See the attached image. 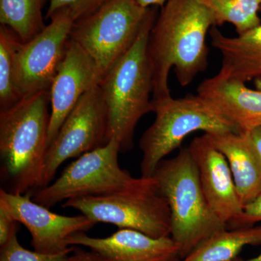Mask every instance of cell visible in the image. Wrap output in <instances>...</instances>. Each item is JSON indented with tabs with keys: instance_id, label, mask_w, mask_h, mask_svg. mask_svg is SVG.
<instances>
[{
	"instance_id": "obj_10",
	"label": "cell",
	"mask_w": 261,
	"mask_h": 261,
	"mask_svg": "<svg viewBox=\"0 0 261 261\" xmlns=\"http://www.w3.org/2000/svg\"><path fill=\"white\" fill-rule=\"evenodd\" d=\"M50 23L27 42H20L14 56V83L22 98L49 91L64 58L74 20L69 10L55 13Z\"/></svg>"
},
{
	"instance_id": "obj_30",
	"label": "cell",
	"mask_w": 261,
	"mask_h": 261,
	"mask_svg": "<svg viewBox=\"0 0 261 261\" xmlns=\"http://www.w3.org/2000/svg\"><path fill=\"white\" fill-rule=\"evenodd\" d=\"M254 85H255V89L261 91V77L254 80Z\"/></svg>"
},
{
	"instance_id": "obj_22",
	"label": "cell",
	"mask_w": 261,
	"mask_h": 261,
	"mask_svg": "<svg viewBox=\"0 0 261 261\" xmlns=\"http://www.w3.org/2000/svg\"><path fill=\"white\" fill-rule=\"evenodd\" d=\"M74 247H70L66 251L57 254H44L31 251L19 243L17 231L13 232L9 240L1 246L0 261H68Z\"/></svg>"
},
{
	"instance_id": "obj_16",
	"label": "cell",
	"mask_w": 261,
	"mask_h": 261,
	"mask_svg": "<svg viewBox=\"0 0 261 261\" xmlns=\"http://www.w3.org/2000/svg\"><path fill=\"white\" fill-rule=\"evenodd\" d=\"M227 161L243 206L261 195V158L246 132L207 135Z\"/></svg>"
},
{
	"instance_id": "obj_13",
	"label": "cell",
	"mask_w": 261,
	"mask_h": 261,
	"mask_svg": "<svg viewBox=\"0 0 261 261\" xmlns=\"http://www.w3.org/2000/svg\"><path fill=\"white\" fill-rule=\"evenodd\" d=\"M188 148L197 166L201 186L209 205L228 226L242 214L244 206L226 158L205 134L195 137Z\"/></svg>"
},
{
	"instance_id": "obj_1",
	"label": "cell",
	"mask_w": 261,
	"mask_h": 261,
	"mask_svg": "<svg viewBox=\"0 0 261 261\" xmlns=\"http://www.w3.org/2000/svg\"><path fill=\"white\" fill-rule=\"evenodd\" d=\"M214 27V15L198 0H169L163 5L147 42L153 73L152 99L171 96L168 75L171 68L183 87L207 70L206 37Z\"/></svg>"
},
{
	"instance_id": "obj_5",
	"label": "cell",
	"mask_w": 261,
	"mask_h": 261,
	"mask_svg": "<svg viewBox=\"0 0 261 261\" xmlns=\"http://www.w3.org/2000/svg\"><path fill=\"white\" fill-rule=\"evenodd\" d=\"M152 124L141 137L142 177H152L166 156L181 147L185 138L197 130L207 135L240 132L214 105L198 95L152 99Z\"/></svg>"
},
{
	"instance_id": "obj_24",
	"label": "cell",
	"mask_w": 261,
	"mask_h": 261,
	"mask_svg": "<svg viewBox=\"0 0 261 261\" xmlns=\"http://www.w3.org/2000/svg\"><path fill=\"white\" fill-rule=\"evenodd\" d=\"M261 221V195L250 203L244 206L243 211L240 216L231 222V228L253 226Z\"/></svg>"
},
{
	"instance_id": "obj_31",
	"label": "cell",
	"mask_w": 261,
	"mask_h": 261,
	"mask_svg": "<svg viewBox=\"0 0 261 261\" xmlns=\"http://www.w3.org/2000/svg\"><path fill=\"white\" fill-rule=\"evenodd\" d=\"M181 259L179 258V257H177V258L174 259V260H171V261H180Z\"/></svg>"
},
{
	"instance_id": "obj_27",
	"label": "cell",
	"mask_w": 261,
	"mask_h": 261,
	"mask_svg": "<svg viewBox=\"0 0 261 261\" xmlns=\"http://www.w3.org/2000/svg\"><path fill=\"white\" fill-rule=\"evenodd\" d=\"M261 158V126L245 132Z\"/></svg>"
},
{
	"instance_id": "obj_3",
	"label": "cell",
	"mask_w": 261,
	"mask_h": 261,
	"mask_svg": "<svg viewBox=\"0 0 261 261\" xmlns=\"http://www.w3.org/2000/svg\"><path fill=\"white\" fill-rule=\"evenodd\" d=\"M152 177L171 213V238L185 258L214 233L227 228L209 205L198 171L187 148L159 163Z\"/></svg>"
},
{
	"instance_id": "obj_14",
	"label": "cell",
	"mask_w": 261,
	"mask_h": 261,
	"mask_svg": "<svg viewBox=\"0 0 261 261\" xmlns=\"http://www.w3.org/2000/svg\"><path fill=\"white\" fill-rule=\"evenodd\" d=\"M67 243L87 247L100 261H171L179 257V248L171 237L154 238L128 228H119L105 238L76 233Z\"/></svg>"
},
{
	"instance_id": "obj_12",
	"label": "cell",
	"mask_w": 261,
	"mask_h": 261,
	"mask_svg": "<svg viewBox=\"0 0 261 261\" xmlns=\"http://www.w3.org/2000/svg\"><path fill=\"white\" fill-rule=\"evenodd\" d=\"M102 78V72L94 60L70 39L49 90L51 112L48 147L82 96L99 85Z\"/></svg>"
},
{
	"instance_id": "obj_29",
	"label": "cell",
	"mask_w": 261,
	"mask_h": 261,
	"mask_svg": "<svg viewBox=\"0 0 261 261\" xmlns=\"http://www.w3.org/2000/svg\"><path fill=\"white\" fill-rule=\"evenodd\" d=\"M232 261H261V252L257 256L252 257V258L242 259L240 258V257H237L236 259H234V260Z\"/></svg>"
},
{
	"instance_id": "obj_2",
	"label": "cell",
	"mask_w": 261,
	"mask_h": 261,
	"mask_svg": "<svg viewBox=\"0 0 261 261\" xmlns=\"http://www.w3.org/2000/svg\"><path fill=\"white\" fill-rule=\"evenodd\" d=\"M49 106V91H42L0 111L2 171L9 179L8 192L32 195L42 188L48 149Z\"/></svg>"
},
{
	"instance_id": "obj_7",
	"label": "cell",
	"mask_w": 261,
	"mask_h": 261,
	"mask_svg": "<svg viewBox=\"0 0 261 261\" xmlns=\"http://www.w3.org/2000/svg\"><path fill=\"white\" fill-rule=\"evenodd\" d=\"M157 8H144L137 0H109L75 21L70 39L94 60L104 77L132 49L147 22L157 16Z\"/></svg>"
},
{
	"instance_id": "obj_20",
	"label": "cell",
	"mask_w": 261,
	"mask_h": 261,
	"mask_svg": "<svg viewBox=\"0 0 261 261\" xmlns=\"http://www.w3.org/2000/svg\"><path fill=\"white\" fill-rule=\"evenodd\" d=\"M211 10L216 27L231 23L238 35L261 24V0H198Z\"/></svg>"
},
{
	"instance_id": "obj_19",
	"label": "cell",
	"mask_w": 261,
	"mask_h": 261,
	"mask_svg": "<svg viewBox=\"0 0 261 261\" xmlns=\"http://www.w3.org/2000/svg\"><path fill=\"white\" fill-rule=\"evenodd\" d=\"M49 0H0V23L13 31L21 42L45 28L42 10Z\"/></svg>"
},
{
	"instance_id": "obj_28",
	"label": "cell",
	"mask_w": 261,
	"mask_h": 261,
	"mask_svg": "<svg viewBox=\"0 0 261 261\" xmlns=\"http://www.w3.org/2000/svg\"><path fill=\"white\" fill-rule=\"evenodd\" d=\"M169 0H137L139 4L144 8H150V7H163Z\"/></svg>"
},
{
	"instance_id": "obj_6",
	"label": "cell",
	"mask_w": 261,
	"mask_h": 261,
	"mask_svg": "<svg viewBox=\"0 0 261 261\" xmlns=\"http://www.w3.org/2000/svg\"><path fill=\"white\" fill-rule=\"evenodd\" d=\"M63 207L80 211L97 224H111L154 238L171 237L169 206L153 177L136 178L113 193L70 199Z\"/></svg>"
},
{
	"instance_id": "obj_21",
	"label": "cell",
	"mask_w": 261,
	"mask_h": 261,
	"mask_svg": "<svg viewBox=\"0 0 261 261\" xmlns=\"http://www.w3.org/2000/svg\"><path fill=\"white\" fill-rule=\"evenodd\" d=\"M21 42L12 29L0 27V111L14 106L23 98L14 83V56Z\"/></svg>"
},
{
	"instance_id": "obj_17",
	"label": "cell",
	"mask_w": 261,
	"mask_h": 261,
	"mask_svg": "<svg viewBox=\"0 0 261 261\" xmlns=\"http://www.w3.org/2000/svg\"><path fill=\"white\" fill-rule=\"evenodd\" d=\"M209 34L211 45L222 56L220 75L245 84L261 77V24L236 37H226L217 27Z\"/></svg>"
},
{
	"instance_id": "obj_11",
	"label": "cell",
	"mask_w": 261,
	"mask_h": 261,
	"mask_svg": "<svg viewBox=\"0 0 261 261\" xmlns=\"http://www.w3.org/2000/svg\"><path fill=\"white\" fill-rule=\"evenodd\" d=\"M0 205L16 222L29 230L34 250L57 254L70 248L67 241L72 235L86 232L97 223L85 215L66 216L55 214L32 200L31 194L19 195L0 190Z\"/></svg>"
},
{
	"instance_id": "obj_8",
	"label": "cell",
	"mask_w": 261,
	"mask_h": 261,
	"mask_svg": "<svg viewBox=\"0 0 261 261\" xmlns=\"http://www.w3.org/2000/svg\"><path fill=\"white\" fill-rule=\"evenodd\" d=\"M120 152L119 143L113 139L82 154L54 182L33 192L32 200L49 208L70 199L107 195L126 188L136 178L119 166Z\"/></svg>"
},
{
	"instance_id": "obj_4",
	"label": "cell",
	"mask_w": 261,
	"mask_h": 261,
	"mask_svg": "<svg viewBox=\"0 0 261 261\" xmlns=\"http://www.w3.org/2000/svg\"><path fill=\"white\" fill-rule=\"evenodd\" d=\"M158 16L149 20L128 53L103 77L99 87L108 113V142L116 140L121 152L133 147L137 123L152 112L153 73L147 42Z\"/></svg>"
},
{
	"instance_id": "obj_25",
	"label": "cell",
	"mask_w": 261,
	"mask_h": 261,
	"mask_svg": "<svg viewBox=\"0 0 261 261\" xmlns=\"http://www.w3.org/2000/svg\"><path fill=\"white\" fill-rule=\"evenodd\" d=\"M17 223L4 206L0 205V246H3L17 231Z\"/></svg>"
},
{
	"instance_id": "obj_23",
	"label": "cell",
	"mask_w": 261,
	"mask_h": 261,
	"mask_svg": "<svg viewBox=\"0 0 261 261\" xmlns=\"http://www.w3.org/2000/svg\"><path fill=\"white\" fill-rule=\"evenodd\" d=\"M109 0H49L46 18L50 19L55 13L62 9L69 10L73 20L88 16Z\"/></svg>"
},
{
	"instance_id": "obj_18",
	"label": "cell",
	"mask_w": 261,
	"mask_h": 261,
	"mask_svg": "<svg viewBox=\"0 0 261 261\" xmlns=\"http://www.w3.org/2000/svg\"><path fill=\"white\" fill-rule=\"evenodd\" d=\"M261 245V226L218 231L180 261H232L244 247Z\"/></svg>"
},
{
	"instance_id": "obj_32",
	"label": "cell",
	"mask_w": 261,
	"mask_h": 261,
	"mask_svg": "<svg viewBox=\"0 0 261 261\" xmlns=\"http://www.w3.org/2000/svg\"><path fill=\"white\" fill-rule=\"evenodd\" d=\"M260 12H261V9H260Z\"/></svg>"
},
{
	"instance_id": "obj_9",
	"label": "cell",
	"mask_w": 261,
	"mask_h": 261,
	"mask_svg": "<svg viewBox=\"0 0 261 261\" xmlns=\"http://www.w3.org/2000/svg\"><path fill=\"white\" fill-rule=\"evenodd\" d=\"M108 142L107 108L98 85L82 96L48 147L42 188L51 183L65 161L78 159Z\"/></svg>"
},
{
	"instance_id": "obj_26",
	"label": "cell",
	"mask_w": 261,
	"mask_h": 261,
	"mask_svg": "<svg viewBox=\"0 0 261 261\" xmlns=\"http://www.w3.org/2000/svg\"><path fill=\"white\" fill-rule=\"evenodd\" d=\"M75 249V248H74ZM68 261H100L97 254L94 252H86L81 249L73 250V253L69 255Z\"/></svg>"
},
{
	"instance_id": "obj_15",
	"label": "cell",
	"mask_w": 261,
	"mask_h": 261,
	"mask_svg": "<svg viewBox=\"0 0 261 261\" xmlns=\"http://www.w3.org/2000/svg\"><path fill=\"white\" fill-rule=\"evenodd\" d=\"M197 94L214 105L240 132L261 126V91L218 73L199 85Z\"/></svg>"
}]
</instances>
